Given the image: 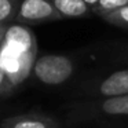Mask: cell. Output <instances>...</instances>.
<instances>
[{
  "label": "cell",
  "mask_w": 128,
  "mask_h": 128,
  "mask_svg": "<svg viewBox=\"0 0 128 128\" xmlns=\"http://www.w3.org/2000/svg\"><path fill=\"white\" fill-rule=\"evenodd\" d=\"M56 12L62 17H81L88 11L84 0H52Z\"/></svg>",
  "instance_id": "52a82bcc"
},
{
  "label": "cell",
  "mask_w": 128,
  "mask_h": 128,
  "mask_svg": "<svg viewBox=\"0 0 128 128\" xmlns=\"http://www.w3.org/2000/svg\"><path fill=\"white\" fill-rule=\"evenodd\" d=\"M106 21L112 24H116V25H124V26H128V6L124 7V8H120L114 12H110V14L105 15Z\"/></svg>",
  "instance_id": "30bf717a"
},
{
  "label": "cell",
  "mask_w": 128,
  "mask_h": 128,
  "mask_svg": "<svg viewBox=\"0 0 128 128\" xmlns=\"http://www.w3.org/2000/svg\"><path fill=\"white\" fill-rule=\"evenodd\" d=\"M84 2H86L87 4H88V6H91V7H95L98 4V2H99V0H84Z\"/></svg>",
  "instance_id": "4fadbf2b"
},
{
  "label": "cell",
  "mask_w": 128,
  "mask_h": 128,
  "mask_svg": "<svg viewBox=\"0 0 128 128\" xmlns=\"http://www.w3.org/2000/svg\"><path fill=\"white\" fill-rule=\"evenodd\" d=\"M127 6H128V0H99L98 4L95 6V10L105 17V15L114 12L120 8H124Z\"/></svg>",
  "instance_id": "9c48e42d"
},
{
  "label": "cell",
  "mask_w": 128,
  "mask_h": 128,
  "mask_svg": "<svg viewBox=\"0 0 128 128\" xmlns=\"http://www.w3.org/2000/svg\"><path fill=\"white\" fill-rule=\"evenodd\" d=\"M56 12L51 0H24L20 6L18 17L22 21H44Z\"/></svg>",
  "instance_id": "277c9868"
},
{
  "label": "cell",
  "mask_w": 128,
  "mask_h": 128,
  "mask_svg": "<svg viewBox=\"0 0 128 128\" xmlns=\"http://www.w3.org/2000/svg\"><path fill=\"white\" fill-rule=\"evenodd\" d=\"M33 73L42 83L58 86L65 83L72 76L73 64L68 56L64 55H43L34 62Z\"/></svg>",
  "instance_id": "6da1fadb"
},
{
  "label": "cell",
  "mask_w": 128,
  "mask_h": 128,
  "mask_svg": "<svg viewBox=\"0 0 128 128\" xmlns=\"http://www.w3.org/2000/svg\"><path fill=\"white\" fill-rule=\"evenodd\" d=\"M4 46L12 50L14 52L24 56L34 58L36 55V42H34L33 34L30 33L28 28L21 25H12L4 32L3 37Z\"/></svg>",
  "instance_id": "3957f363"
},
{
  "label": "cell",
  "mask_w": 128,
  "mask_h": 128,
  "mask_svg": "<svg viewBox=\"0 0 128 128\" xmlns=\"http://www.w3.org/2000/svg\"><path fill=\"white\" fill-rule=\"evenodd\" d=\"M14 3L12 0H0V24L7 21L12 15Z\"/></svg>",
  "instance_id": "8fae6325"
},
{
  "label": "cell",
  "mask_w": 128,
  "mask_h": 128,
  "mask_svg": "<svg viewBox=\"0 0 128 128\" xmlns=\"http://www.w3.org/2000/svg\"><path fill=\"white\" fill-rule=\"evenodd\" d=\"M102 110L112 116H128V95L108 98L102 102Z\"/></svg>",
  "instance_id": "ba28073f"
},
{
  "label": "cell",
  "mask_w": 128,
  "mask_h": 128,
  "mask_svg": "<svg viewBox=\"0 0 128 128\" xmlns=\"http://www.w3.org/2000/svg\"><path fill=\"white\" fill-rule=\"evenodd\" d=\"M2 128H54V122L46 117L21 116L6 120L2 124Z\"/></svg>",
  "instance_id": "8992f818"
},
{
  "label": "cell",
  "mask_w": 128,
  "mask_h": 128,
  "mask_svg": "<svg viewBox=\"0 0 128 128\" xmlns=\"http://www.w3.org/2000/svg\"><path fill=\"white\" fill-rule=\"evenodd\" d=\"M12 86H14V84L11 83L8 74L4 72V69L2 68V65H0V94H3V92L8 91Z\"/></svg>",
  "instance_id": "7c38bea8"
},
{
  "label": "cell",
  "mask_w": 128,
  "mask_h": 128,
  "mask_svg": "<svg viewBox=\"0 0 128 128\" xmlns=\"http://www.w3.org/2000/svg\"><path fill=\"white\" fill-rule=\"evenodd\" d=\"M3 37H4V34H0V42H3Z\"/></svg>",
  "instance_id": "5bb4252c"
},
{
  "label": "cell",
  "mask_w": 128,
  "mask_h": 128,
  "mask_svg": "<svg viewBox=\"0 0 128 128\" xmlns=\"http://www.w3.org/2000/svg\"><path fill=\"white\" fill-rule=\"evenodd\" d=\"M34 58H29V56H24L20 54L14 52L10 50L7 46L2 43L0 47V65L4 69V72L8 74L11 83L18 84L29 74L30 69H33L34 65Z\"/></svg>",
  "instance_id": "7a4b0ae2"
},
{
  "label": "cell",
  "mask_w": 128,
  "mask_h": 128,
  "mask_svg": "<svg viewBox=\"0 0 128 128\" xmlns=\"http://www.w3.org/2000/svg\"><path fill=\"white\" fill-rule=\"evenodd\" d=\"M103 96L113 98L128 95V69L118 70L103 80L99 88Z\"/></svg>",
  "instance_id": "5b68a950"
}]
</instances>
